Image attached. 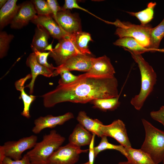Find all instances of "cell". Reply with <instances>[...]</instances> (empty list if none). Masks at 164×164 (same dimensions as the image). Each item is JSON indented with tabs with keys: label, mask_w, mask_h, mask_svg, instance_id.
Listing matches in <instances>:
<instances>
[{
	"label": "cell",
	"mask_w": 164,
	"mask_h": 164,
	"mask_svg": "<svg viewBox=\"0 0 164 164\" xmlns=\"http://www.w3.org/2000/svg\"><path fill=\"white\" fill-rule=\"evenodd\" d=\"M131 54L132 56L138 66L141 75V88L138 94L131 100L130 103L135 108L140 110L144 103L153 91L156 81V73L152 67L146 62L141 54L124 48Z\"/></svg>",
	"instance_id": "2"
},
{
	"label": "cell",
	"mask_w": 164,
	"mask_h": 164,
	"mask_svg": "<svg viewBox=\"0 0 164 164\" xmlns=\"http://www.w3.org/2000/svg\"><path fill=\"white\" fill-rule=\"evenodd\" d=\"M108 22L117 27L115 34L119 38L125 37H132L142 46L147 48L149 43L150 24L137 25L129 22H121L117 19L113 22Z\"/></svg>",
	"instance_id": "5"
},
{
	"label": "cell",
	"mask_w": 164,
	"mask_h": 164,
	"mask_svg": "<svg viewBox=\"0 0 164 164\" xmlns=\"http://www.w3.org/2000/svg\"><path fill=\"white\" fill-rule=\"evenodd\" d=\"M55 21L66 33L71 34L81 31L79 18L69 10H60L57 13Z\"/></svg>",
	"instance_id": "13"
},
{
	"label": "cell",
	"mask_w": 164,
	"mask_h": 164,
	"mask_svg": "<svg viewBox=\"0 0 164 164\" xmlns=\"http://www.w3.org/2000/svg\"><path fill=\"white\" fill-rule=\"evenodd\" d=\"M164 37V18L156 26L152 28L150 31L149 43L148 48L151 52L161 51L164 52V49H159L160 42Z\"/></svg>",
	"instance_id": "21"
},
{
	"label": "cell",
	"mask_w": 164,
	"mask_h": 164,
	"mask_svg": "<svg viewBox=\"0 0 164 164\" xmlns=\"http://www.w3.org/2000/svg\"><path fill=\"white\" fill-rule=\"evenodd\" d=\"M93 134L79 123L77 124L69 137V143L81 148L90 144Z\"/></svg>",
	"instance_id": "17"
},
{
	"label": "cell",
	"mask_w": 164,
	"mask_h": 164,
	"mask_svg": "<svg viewBox=\"0 0 164 164\" xmlns=\"http://www.w3.org/2000/svg\"><path fill=\"white\" fill-rule=\"evenodd\" d=\"M119 96L117 97L111 98L97 99L93 100L92 103L94 107L98 108L103 111H113L119 106Z\"/></svg>",
	"instance_id": "27"
},
{
	"label": "cell",
	"mask_w": 164,
	"mask_h": 164,
	"mask_svg": "<svg viewBox=\"0 0 164 164\" xmlns=\"http://www.w3.org/2000/svg\"><path fill=\"white\" fill-rule=\"evenodd\" d=\"M38 15H50L52 17V11L47 1L43 0L31 1Z\"/></svg>",
	"instance_id": "30"
},
{
	"label": "cell",
	"mask_w": 164,
	"mask_h": 164,
	"mask_svg": "<svg viewBox=\"0 0 164 164\" xmlns=\"http://www.w3.org/2000/svg\"><path fill=\"white\" fill-rule=\"evenodd\" d=\"M73 118V114L70 112L56 116L51 115L40 116L35 120L32 132L34 134H38L44 129L52 128L57 125H62Z\"/></svg>",
	"instance_id": "11"
},
{
	"label": "cell",
	"mask_w": 164,
	"mask_h": 164,
	"mask_svg": "<svg viewBox=\"0 0 164 164\" xmlns=\"http://www.w3.org/2000/svg\"><path fill=\"white\" fill-rule=\"evenodd\" d=\"M113 44L122 46L138 54H141L145 52H151L150 50L143 47L135 39L131 37L119 38L114 42Z\"/></svg>",
	"instance_id": "25"
},
{
	"label": "cell",
	"mask_w": 164,
	"mask_h": 164,
	"mask_svg": "<svg viewBox=\"0 0 164 164\" xmlns=\"http://www.w3.org/2000/svg\"><path fill=\"white\" fill-rule=\"evenodd\" d=\"M46 1L52 11V17L56 21L57 13L60 10L61 8L59 5L56 0H47Z\"/></svg>",
	"instance_id": "36"
},
{
	"label": "cell",
	"mask_w": 164,
	"mask_h": 164,
	"mask_svg": "<svg viewBox=\"0 0 164 164\" xmlns=\"http://www.w3.org/2000/svg\"><path fill=\"white\" fill-rule=\"evenodd\" d=\"M70 36L76 47L82 54L91 53L88 46V42L92 41L89 33L80 31L70 34Z\"/></svg>",
	"instance_id": "24"
},
{
	"label": "cell",
	"mask_w": 164,
	"mask_h": 164,
	"mask_svg": "<svg viewBox=\"0 0 164 164\" xmlns=\"http://www.w3.org/2000/svg\"><path fill=\"white\" fill-rule=\"evenodd\" d=\"M31 47L33 52L35 54L37 60L39 64L49 68L53 72L56 69V67L52 64L49 63L47 61L48 56L49 55L50 51L48 52H40L32 46H31Z\"/></svg>",
	"instance_id": "31"
},
{
	"label": "cell",
	"mask_w": 164,
	"mask_h": 164,
	"mask_svg": "<svg viewBox=\"0 0 164 164\" xmlns=\"http://www.w3.org/2000/svg\"><path fill=\"white\" fill-rule=\"evenodd\" d=\"M77 120L79 123L92 134L101 138L103 135L101 130L103 123L97 119L90 118L84 111H81L79 113Z\"/></svg>",
	"instance_id": "18"
},
{
	"label": "cell",
	"mask_w": 164,
	"mask_h": 164,
	"mask_svg": "<svg viewBox=\"0 0 164 164\" xmlns=\"http://www.w3.org/2000/svg\"><path fill=\"white\" fill-rule=\"evenodd\" d=\"M2 164H32L28 156L25 154L19 160H14L9 157H6Z\"/></svg>",
	"instance_id": "35"
},
{
	"label": "cell",
	"mask_w": 164,
	"mask_h": 164,
	"mask_svg": "<svg viewBox=\"0 0 164 164\" xmlns=\"http://www.w3.org/2000/svg\"><path fill=\"white\" fill-rule=\"evenodd\" d=\"M118 164H132L128 161L124 162H119Z\"/></svg>",
	"instance_id": "41"
},
{
	"label": "cell",
	"mask_w": 164,
	"mask_h": 164,
	"mask_svg": "<svg viewBox=\"0 0 164 164\" xmlns=\"http://www.w3.org/2000/svg\"><path fill=\"white\" fill-rule=\"evenodd\" d=\"M156 5L155 2H152L148 3L147 7L142 11L138 12H126L130 15L136 17L140 22L141 25H145L153 19L154 9Z\"/></svg>",
	"instance_id": "26"
},
{
	"label": "cell",
	"mask_w": 164,
	"mask_h": 164,
	"mask_svg": "<svg viewBox=\"0 0 164 164\" xmlns=\"http://www.w3.org/2000/svg\"><path fill=\"white\" fill-rule=\"evenodd\" d=\"M118 83L114 76L86 73L69 84L60 85L42 96L45 107L50 108L64 102L86 103L97 99L111 98L119 95Z\"/></svg>",
	"instance_id": "1"
},
{
	"label": "cell",
	"mask_w": 164,
	"mask_h": 164,
	"mask_svg": "<svg viewBox=\"0 0 164 164\" xmlns=\"http://www.w3.org/2000/svg\"><path fill=\"white\" fill-rule=\"evenodd\" d=\"M37 137L34 135L20 138L17 141H8L3 145L6 157L14 160L22 158V154L25 151L33 148L36 143Z\"/></svg>",
	"instance_id": "8"
},
{
	"label": "cell",
	"mask_w": 164,
	"mask_h": 164,
	"mask_svg": "<svg viewBox=\"0 0 164 164\" xmlns=\"http://www.w3.org/2000/svg\"><path fill=\"white\" fill-rule=\"evenodd\" d=\"M101 138V139L99 144L94 147L95 158L101 152L107 149L117 150L126 157L127 154L124 147L121 145H115L109 143L108 141L107 136H106L103 135Z\"/></svg>",
	"instance_id": "28"
},
{
	"label": "cell",
	"mask_w": 164,
	"mask_h": 164,
	"mask_svg": "<svg viewBox=\"0 0 164 164\" xmlns=\"http://www.w3.org/2000/svg\"><path fill=\"white\" fill-rule=\"evenodd\" d=\"M14 35L8 34L5 31L0 32V57L2 58L6 55L9 45L14 38Z\"/></svg>",
	"instance_id": "29"
},
{
	"label": "cell",
	"mask_w": 164,
	"mask_h": 164,
	"mask_svg": "<svg viewBox=\"0 0 164 164\" xmlns=\"http://www.w3.org/2000/svg\"><path fill=\"white\" fill-rule=\"evenodd\" d=\"M96 135L93 134L91 142L89 145V164H94L95 156L94 150V140Z\"/></svg>",
	"instance_id": "37"
},
{
	"label": "cell",
	"mask_w": 164,
	"mask_h": 164,
	"mask_svg": "<svg viewBox=\"0 0 164 164\" xmlns=\"http://www.w3.org/2000/svg\"><path fill=\"white\" fill-rule=\"evenodd\" d=\"M8 0H0V8H1L6 3Z\"/></svg>",
	"instance_id": "39"
},
{
	"label": "cell",
	"mask_w": 164,
	"mask_h": 164,
	"mask_svg": "<svg viewBox=\"0 0 164 164\" xmlns=\"http://www.w3.org/2000/svg\"><path fill=\"white\" fill-rule=\"evenodd\" d=\"M36 25L31 46L39 51L44 52L49 45L48 40L50 35L48 31L42 26L39 24Z\"/></svg>",
	"instance_id": "22"
},
{
	"label": "cell",
	"mask_w": 164,
	"mask_h": 164,
	"mask_svg": "<svg viewBox=\"0 0 164 164\" xmlns=\"http://www.w3.org/2000/svg\"><path fill=\"white\" fill-rule=\"evenodd\" d=\"M150 115L153 119L160 123L164 126V106H161L158 111H151Z\"/></svg>",
	"instance_id": "34"
},
{
	"label": "cell",
	"mask_w": 164,
	"mask_h": 164,
	"mask_svg": "<svg viewBox=\"0 0 164 164\" xmlns=\"http://www.w3.org/2000/svg\"><path fill=\"white\" fill-rule=\"evenodd\" d=\"M26 63L31 69L32 78L30 83L25 87L29 88V94H31L33 93L34 82L37 76L39 75H42L49 77L53 76V72L39 64L37 60L35 54L33 52L29 55L27 59Z\"/></svg>",
	"instance_id": "15"
},
{
	"label": "cell",
	"mask_w": 164,
	"mask_h": 164,
	"mask_svg": "<svg viewBox=\"0 0 164 164\" xmlns=\"http://www.w3.org/2000/svg\"><path fill=\"white\" fill-rule=\"evenodd\" d=\"M162 162L163 164H164V158L163 159Z\"/></svg>",
	"instance_id": "43"
},
{
	"label": "cell",
	"mask_w": 164,
	"mask_h": 164,
	"mask_svg": "<svg viewBox=\"0 0 164 164\" xmlns=\"http://www.w3.org/2000/svg\"><path fill=\"white\" fill-rule=\"evenodd\" d=\"M32 78L31 74H28L26 77L17 81L15 83V86L16 89L21 92V97L22 100L24 104V108L21 114L27 118L30 117L29 114V108L31 103L35 100L36 96L33 95H27L24 90V84L26 80Z\"/></svg>",
	"instance_id": "19"
},
{
	"label": "cell",
	"mask_w": 164,
	"mask_h": 164,
	"mask_svg": "<svg viewBox=\"0 0 164 164\" xmlns=\"http://www.w3.org/2000/svg\"><path fill=\"white\" fill-rule=\"evenodd\" d=\"M31 22L42 26L52 37L58 40L70 35L65 32L50 15H36Z\"/></svg>",
	"instance_id": "14"
},
{
	"label": "cell",
	"mask_w": 164,
	"mask_h": 164,
	"mask_svg": "<svg viewBox=\"0 0 164 164\" xmlns=\"http://www.w3.org/2000/svg\"><path fill=\"white\" fill-rule=\"evenodd\" d=\"M36 13L31 1L23 2L19 5L17 13L10 24L11 28L16 29L22 28L31 21Z\"/></svg>",
	"instance_id": "12"
},
{
	"label": "cell",
	"mask_w": 164,
	"mask_h": 164,
	"mask_svg": "<svg viewBox=\"0 0 164 164\" xmlns=\"http://www.w3.org/2000/svg\"><path fill=\"white\" fill-rule=\"evenodd\" d=\"M6 157L5 150L3 145L0 146V164H2Z\"/></svg>",
	"instance_id": "38"
},
{
	"label": "cell",
	"mask_w": 164,
	"mask_h": 164,
	"mask_svg": "<svg viewBox=\"0 0 164 164\" xmlns=\"http://www.w3.org/2000/svg\"><path fill=\"white\" fill-rule=\"evenodd\" d=\"M61 76L58 83L60 85H64L70 84L75 81L78 78V76H76L72 74L69 71L63 70L59 73Z\"/></svg>",
	"instance_id": "32"
},
{
	"label": "cell",
	"mask_w": 164,
	"mask_h": 164,
	"mask_svg": "<svg viewBox=\"0 0 164 164\" xmlns=\"http://www.w3.org/2000/svg\"><path fill=\"white\" fill-rule=\"evenodd\" d=\"M73 9H76L86 12L100 19L99 18L94 15V14L88 11L85 9L80 6L78 5L75 0H65V3L62 8H61V10H69Z\"/></svg>",
	"instance_id": "33"
},
{
	"label": "cell",
	"mask_w": 164,
	"mask_h": 164,
	"mask_svg": "<svg viewBox=\"0 0 164 164\" xmlns=\"http://www.w3.org/2000/svg\"><path fill=\"white\" fill-rule=\"evenodd\" d=\"M101 130L103 135L114 138L125 148L132 147L125 125L121 120H115L107 125L103 124Z\"/></svg>",
	"instance_id": "9"
},
{
	"label": "cell",
	"mask_w": 164,
	"mask_h": 164,
	"mask_svg": "<svg viewBox=\"0 0 164 164\" xmlns=\"http://www.w3.org/2000/svg\"><path fill=\"white\" fill-rule=\"evenodd\" d=\"M87 73L91 74L109 76H114V69L109 58L105 55L92 58V65Z\"/></svg>",
	"instance_id": "16"
},
{
	"label": "cell",
	"mask_w": 164,
	"mask_h": 164,
	"mask_svg": "<svg viewBox=\"0 0 164 164\" xmlns=\"http://www.w3.org/2000/svg\"><path fill=\"white\" fill-rule=\"evenodd\" d=\"M93 57L88 55L81 54L73 56L67 60L63 64L56 67L53 76L58 75L63 70H76L87 72L91 67Z\"/></svg>",
	"instance_id": "10"
},
{
	"label": "cell",
	"mask_w": 164,
	"mask_h": 164,
	"mask_svg": "<svg viewBox=\"0 0 164 164\" xmlns=\"http://www.w3.org/2000/svg\"><path fill=\"white\" fill-rule=\"evenodd\" d=\"M17 0H8L0 10V28L1 30L10 24L19 8Z\"/></svg>",
	"instance_id": "20"
},
{
	"label": "cell",
	"mask_w": 164,
	"mask_h": 164,
	"mask_svg": "<svg viewBox=\"0 0 164 164\" xmlns=\"http://www.w3.org/2000/svg\"><path fill=\"white\" fill-rule=\"evenodd\" d=\"M88 150L69 143L54 152L49 158L47 164H75L79 160L80 155Z\"/></svg>",
	"instance_id": "6"
},
{
	"label": "cell",
	"mask_w": 164,
	"mask_h": 164,
	"mask_svg": "<svg viewBox=\"0 0 164 164\" xmlns=\"http://www.w3.org/2000/svg\"><path fill=\"white\" fill-rule=\"evenodd\" d=\"M128 161L132 164H155L150 156L140 149L125 148Z\"/></svg>",
	"instance_id": "23"
},
{
	"label": "cell",
	"mask_w": 164,
	"mask_h": 164,
	"mask_svg": "<svg viewBox=\"0 0 164 164\" xmlns=\"http://www.w3.org/2000/svg\"><path fill=\"white\" fill-rule=\"evenodd\" d=\"M52 44H49V45L46 48L45 51L46 50H49V51H51L53 50Z\"/></svg>",
	"instance_id": "40"
},
{
	"label": "cell",
	"mask_w": 164,
	"mask_h": 164,
	"mask_svg": "<svg viewBox=\"0 0 164 164\" xmlns=\"http://www.w3.org/2000/svg\"><path fill=\"white\" fill-rule=\"evenodd\" d=\"M142 121L145 137L140 149L147 154L155 164H158L164 157V132L144 118Z\"/></svg>",
	"instance_id": "4"
},
{
	"label": "cell",
	"mask_w": 164,
	"mask_h": 164,
	"mask_svg": "<svg viewBox=\"0 0 164 164\" xmlns=\"http://www.w3.org/2000/svg\"><path fill=\"white\" fill-rule=\"evenodd\" d=\"M65 140L55 130L44 135L40 142L26 154L32 164H47L50 156L61 146Z\"/></svg>",
	"instance_id": "3"
},
{
	"label": "cell",
	"mask_w": 164,
	"mask_h": 164,
	"mask_svg": "<svg viewBox=\"0 0 164 164\" xmlns=\"http://www.w3.org/2000/svg\"><path fill=\"white\" fill-rule=\"evenodd\" d=\"M70 35L59 40L55 48L50 51L49 56L53 59L58 66L73 56L83 54L74 45Z\"/></svg>",
	"instance_id": "7"
},
{
	"label": "cell",
	"mask_w": 164,
	"mask_h": 164,
	"mask_svg": "<svg viewBox=\"0 0 164 164\" xmlns=\"http://www.w3.org/2000/svg\"><path fill=\"white\" fill-rule=\"evenodd\" d=\"M89 164V163L88 162H86L85 163H81V164Z\"/></svg>",
	"instance_id": "42"
}]
</instances>
